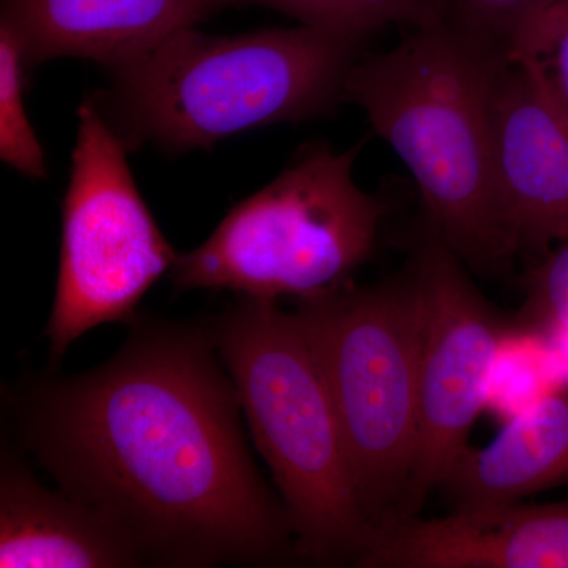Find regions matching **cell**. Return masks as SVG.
Returning <instances> with one entry per match:
<instances>
[{
    "mask_svg": "<svg viewBox=\"0 0 568 568\" xmlns=\"http://www.w3.org/2000/svg\"><path fill=\"white\" fill-rule=\"evenodd\" d=\"M358 148H312L224 216L211 237L179 254V293L231 290L298 302L346 286L372 256L383 207L354 179Z\"/></svg>",
    "mask_w": 568,
    "mask_h": 568,
    "instance_id": "obj_6",
    "label": "cell"
},
{
    "mask_svg": "<svg viewBox=\"0 0 568 568\" xmlns=\"http://www.w3.org/2000/svg\"><path fill=\"white\" fill-rule=\"evenodd\" d=\"M530 332L521 331L515 324L514 332L504 343L493 369L488 405H493L496 413H503L508 418L547 394L538 387L544 379V373L541 362H538L540 358H537L536 349L530 346Z\"/></svg>",
    "mask_w": 568,
    "mask_h": 568,
    "instance_id": "obj_18",
    "label": "cell"
},
{
    "mask_svg": "<svg viewBox=\"0 0 568 568\" xmlns=\"http://www.w3.org/2000/svg\"><path fill=\"white\" fill-rule=\"evenodd\" d=\"M515 324L544 339L568 328V239L530 271Z\"/></svg>",
    "mask_w": 568,
    "mask_h": 568,
    "instance_id": "obj_17",
    "label": "cell"
},
{
    "mask_svg": "<svg viewBox=\"0 0 568 568\" xmlns=\"http://www.w3.org/2000/svg\"><path fill=\"white\" fill-rule=\"evenodd\" d=\"M211 0H3L28 65L59 58L125 69L213 13Z\"/></svg>",
    "mask_w": 568,
    "mask_h": 568,
    "instance_id": "obj_11",
    "label": "cell"
},
{
    "mask_svg": "<svg viewBox=\"0 0 568 568\" xmlns=\"http://www.w3.org/2000/svg\"><path fill=\"white\" fill-rule=\"evenodd\" d=\"M376 537L398 519L418 433L424 301L416 268L298 302Z\"/></svg>",
    "mask_w": 568,
    "mask_h": 568,
    "instance_id": "obj_5",
    "label": "cell"
},
{
    "mask_svg": "<svg viewBox=\"0 0 568 568\" xmlns=\"http://www.w3.org/2000/svg\"><path fill=\"white\" fill-rule=\"evenodd\" d=\"M207 331L282 496L298 562L357 566L376 530L301 317L242 295Z\"/></svg>",
    "mask_w": 568,
    "mask_h": 568,
    "instance_id": "obj_3",
    "label": "cell"
},
{
    "mask_svg": "<svg viewBox=\"0 0 568 568\" xmlns=\"http://www.w3.org/2000/svg\"><path fill=\"white\" fill-rule=\"evenodd\" d=\"M0 567H144L133 545L65 491L37 481L17 455L0 463Z\"/></svg>",
    "mask_w": 568,
    "mask_h": 568,
    "instance_id": "obj_12",
    "label": "cell"
},
{
    "mask_svg": "<svg viewBox=\"0 0 568 568\" xmlns=\"http://www.w3.org/2000/svg\"><path fill=\"white\" fill-rule=\"evenodd\" d=\"M24 50L20 37L0 21V159L32 179H47V160L24 106Z\"/></svg>",
    "mask_w": 568,
    "mask_h": 568,
    "instance_id": "obj_16",
    "label": "cell"
},
{
    "mask_svg": "<svg viewBox=\"0 0 568 568\" xmlns=\"http://www.w3.org/2000/svg\"><path fill=\"white\" fill-rule=\"evenodd\" d=\"M130 325L99 368L40 377L17 395L22 448L144 566L298 562L286 508L257 470L207 325Z\"/></svg>",
    "mask_w": 568,
    "mask_h": 568,
    "instance_id": "obj_1",
    "label": "cell"
},
{
    "mask_svg": "<svg viewBox=\"0 0 568 568\" xmlns=\"http://www.w3.org/2000/svg\"><path fill=\"white\" fill-rule=\"evenodd\" d=\"M78 118L61 263L44 331L54 361L99 325L134 323L142 297L179 257L134 183L125 142L95 103H82Z\"/></svg>",
    "mask_w": 568,
    "mask_h": 568,
    "instance_id": "obj_7",
    "label": "cell"
},
{
    "mask_svg": "<svg viewBox=\"0 0 568 568\" xmlns=\"http://www.w3.org/2000/svg\"><path fill=\"white\" fill-rule=\"evenodd\" d=\"M568 484V383L508 418L488 446L467 447L443 481L454 511L521 503Z\"/></svg>",
    "mask_w": 568,
    "mask_h": 568,
    "instance_id": "obj_13",
    "label": "cell"
},
{
    "mask_svg": "<svg viewBox=\"0 0 568 568\" xmlns=\"http://www.w3.org/2000/svg\"><path fill=\"white\" fill-rule=\"evenodd\" d=\"M362 40L301 24L242 36L175 33L112 71L114 112L130 142L209 149L257 126L316 118L343 102Z\"/></svg>",
    "mask_w": 568,
    "mask_h": 568,
    "instance_id": "obj_4",
    "label": "cell"
},
{
    "mask_svg": "<svg viewBox=\"0 0 568 568\" xmlns=\"http://www.w3.org/2000/svg\"><path fill=\"white\" fill-rule=\"evenodd\" d=\"M504 50L448 13L398 47L357 59V104L413 175L432 230L462 263L497 271L515 254L497 212L493 136Z\"/></svg>",
    "mask_w": 568,
    "mask_h": 568,
    "instance_id": "obj_2",
    "label": "cell"
},
{
    "mask_svg": "<svg viewBox=\"0 0 568 568\" xmlns=\"http://www.w3.org/2000/svg\"><path fill=\"white\" fill-rule=\"evenodd\" d=\"M493 183L515 253L567 241L568 121L507 61L496 91Z\"/></svg>",
    "mask_w": 568,
    "mask_h": 568,
    "instance_id": "obj_9",
    "label": "cell"
},
{
    "mask_svg": "<svg viewBox=\"0 0 568 568\" xmlns=\"http://www.w3.org/2000/svg\"><path fill=\"white\" fill-rule=\"evenodd\" d=\"M504 58L568 121V0H551L518 29Z\"/></svg>",
    "mask_w": 568,
    "mask_h": 568,
    "instance_id": "obj_15",
    "label": "cell"
},
{
    "mask_svg": "<svg viewBox=\"0 0 568 568\" xmlns=\"http://www.w3.org/2000/svg\"><path fill=\"white\" fill-rule=\"evenodd\" d=\"M358 568H568V500L396 523Z\"/></svg>",
    "mask_w": 568,
    "mask_h": 568,
    "instance_id": "obj_10",
    "label": "cell"
},
{
    "mask_svg": "<svg viewBox=\"0 0 568 568\" xmlns=\"http://www.w3.org/2000/svg\"><path fill=\"white\" fill-rule=\"evenodd\" d=\"M414 268L424 301L418 433L396 523L418 517L469 447L470 429L488 405L497 355L515 328L478 293L435 231L418 245Z\"/></svg>",
    "mask_w": 568,
    "mask_h": 568,
    "instance_id": "obj_8",
    "label": "cell"
},
{
    "mask_svg": "<svg viewBox=\"0 0 568 568\" xmlns=\"http://www.w3.org/2000/svg\"><path fill=\"white\" fill-rule=\"evenodd\" d=\"M215 10L261 6L282 11L298 24L364 41L369 33L399 24L416 29L450 13L446 0H211Z\"/></svg>",
    "mask_w": 568,
    "mask_h": 568,
    "instance_id": "obj_14",
    "label": "cell"
},
{
    "mask_svg": "<svg viewBox=\"0 0 568 568\" xmlns=\"http://www.w3.org/2000/svg\"><path fill=\"white\" fill-rule=\"evenodd\" d=\"M448 10L470 31L506 47L510 37L551 0H446Z\"/></svg>",
    "mask_w": 568,
    "mask_h": 568,
    "instance_id": "obj_19",
    "label": "cell"
}]
</instances>
